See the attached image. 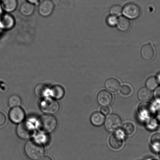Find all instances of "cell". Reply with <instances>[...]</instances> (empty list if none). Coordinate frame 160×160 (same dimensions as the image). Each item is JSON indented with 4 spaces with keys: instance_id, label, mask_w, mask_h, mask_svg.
I'll use <instances>...</instances> for the list:
<instances>
[{
    "instance_id": "32",
    "label": "cell",
    "mask_w": 160,
    "mask_h": 160,
    "mask_svg": "<svg viewBox=\"0 0 160 160\" xmlns=\"http://www.w3.org/2000/svg\"><path fill=\"white\" fill-rule=\"evenodd\" d=\"M41 160H52V159L49 157H45L44 158H42Z\"/></svg>"
},
{
    "instance_id": "19",
    "label": "cell",
    "mask_w": 160,
    "mask_h": 160,
    "mask_svg": "<svg viewBox=\"0 0 160 160\" xmlns=\"http://www.w3.org/2000/svg\"><path fill=\"white\" fill-rule=\"evenodd\" d=\"M152 92L147 88H141L138 91V97L140 101L144 102L149 100L151 98Z\"/></svg>"
},
{
    "instance_id": "26",
    "label": "cell",
    "mask_w": 160,
    "mask_h": 160,
    "mask_svg": "<svg viewBox=\"0 0 160 160\" xmlns=\"http://www.w3.org/2000/svg\"><path fill=\"white\" fill-rule=\"evenodd\" d=\"M118 18L115 16L111 15L108 16L107 18L106 22L108 26L114 27L117 26Z\"/></svg>"
},
{
    "instance_id": "4",
    "label": "cell",
    "mask_w": 160,
    "mask_h": 160,
    "mask_svg": "<svg viewBox=\"0 0 160 160\" xmlns=\"http://www.w3.org/2000/svg\"><path fill=\"white\" fill-rule=\"evenodd\" d=\"M40 108L43 112L48 114H56L59 111L60 105L59 102L51 98H46L42 101Z\"/></svg>"
},
{
    "instance_id": "34",
    "label": "cell",
    "mask_w": 160,
    "mask_h": 160,
    "mask_svg": "<svg viewBox=\"0 0 160 160\" xmlns=\"http://www.w3.org/2000/svg\"><path fill=\"white\" fill-rule=\"evenodd\" d=\"M1 4H0V13H1Z\"/></svg>"
},
{
    "instance_id": "29",
    "label": "cell",
    "mask_w": 160,
    "mask_h": 160,
    "mask_svg": "<svg viewBox=\"0 0 160 160\" xmlns=\"http://www.w3.org/2000/svg\"><path fill=\"white\" fill-rule=\"evenodd\" d=\"M6 118L3 113L0 112V126H2L5 123Z\"/></svg>"
},
{
    "instance_id": "2",
    "label": "cell",
    "mask_w": 160,
    "mask_h": 160,
    "mask_svg": "<svg viewBox=\"0 0 160 160\" xmlns=\"http://www.w3.org/2000/svg\"><path fill=\"white\" fill-rule=\"evenodd\" d=\"M37 127L43 132H52L56 128L57 121L54 116L51 115L42 116L37 122Z\"/></svg>"
},
{
    "instance_id": "23",
    "label": "cell",
    "mask_w": 160,
    "mask_h": 160,
    "mask_svg": "<svg viewBox=\"0 0 160 160\" xmlns=\"http://www.w3.org/2000/svg\"><path fill=\"white\" fill-rule=\"evenodd\" d=\"M21 99L19 96L17 95H13L11 96L8 101L9 105L12 108L18 107L21 105Z\"/></svg>"
},
{
    "instance_id": "35",
    "label": "cell",
    "mask_w": 160,
    "mask_h": 160,
    "mask_svg": "<svg viewBox=\"0 0 160 160\" xmlns=\"http://www.w3.org/2000/svg\"><path fill=\"white\" fill-rule=\"evenodd\" d=\"M158 160L154 159H151V160Z\"/></svg>"
},
{
    "instance_id": "17",
    "label": "cell",
    "mask_w": 160,
    "mask_h": 160,
    "mask_svg": "<svg viewBox=\"0 0 160 160\" xmlns=\"http://www.w3.org/2000/svg\"><path fill=\"white\" fill-rule=\"evenodd\" d=\"M90 120L93 125L99 127L103 125L105 122V118L102 113L95 112L92 114Z\"/></svg>"
},
{
    "instance_id": "24",
    "label": "cell",
    "mask_w": 160,
    "mask_h": 160,
    "mask_svg": "<svg viewBox=\"0 0 160 160\" xmlns=\"http://www.w3.org/2000/svg\"><path fill=\"white\" fill-rule=\"evenodd\" d=\"M122 8L119 4H115L112 6L110 10V13L111 15L116 17L120 16L122 13Z\"/></svg>"
},
{
    "instance_id": "27",
    "label": "cell",
    "mask_w": 160,
    "mask_h": 160,
    "mask_svg": "<svg viewBox=\"0 0 160 160\" xmlns=\"http://www.w3.org/2000/svg\"><path fill=\"white\" fill-rule=\"evenodd\" d=\"M120 92L124 96H128L131 94L132 89L128 85H124L121 88Z\"/></svg>"
},
{
    "instance_id": "18",
    "label": "cell",
    "mask_w": 160,
    "mask_h": 160,
    "mask_svg": "<svg viewBox=\"0 0 160 160\" xmlns=\"http://www.w3.org/2000/svg\"><path fill=\"white\" fill-rule=\"evenodd\" d=\"M65 91L63 88L60 85H55L52 87L50 91V94L52 97L57 99L62 98L64 96Z\"/></svg>"
},
{
    "instance_id": "25",
    "label": "cell",
    "mask_w": 160,
    "mask_h": 160,
    "mask_svg": "<svg viewBox=\"0 0 160 160\" xmlns=\"http://www.w3.org/2000/svg\"><path fill=\"white\" fill-rule=\"evenodd\" d=\"M151 143L153 147L158 149L160 148V133H156L152 136L151 138Z\"/></svg>"
},
{
    "instance_id": "36",
    "label": "cell",
    "mask_w": 160,
    "mask_h": 160,
    "mask_svg": "<svg viewBox=\"0 0 160 160\" xmlns=\"http://www.w3.org/2000/svg\"><path fill=\"white\" fill-rule=\"evenodd\" d=\"M159 158H160V153H159Z\"/></svg>"
},
{
    "instance_id": "8",
    "label": "cell",
    "mask_w": 160,
    "mask_h": 160,
    "mask_svg": "<svg viewBox=\"0 0 160 160\" xmlns=\"http://www.w3.org/2000/svg\"><path fill=\"white\" fill-rule=\"evenodd\" d=\"M54 4L51 0H43L39 4V12L43 17H48L50 15L54 8Z\"/></svg>"
},
{
    "instance_id": "5",
    "label": "cell",
    "mask_w": 160,
    "mask_h": 160,
    "mask_svg": "<svg viewBox=\"0 0 160 160\" xmlns=\"http://www.w3.org/2000/svg\"><path fill=\"white\" fill-rule=\"evenodd\" d=\"M122 124V120L120 116L115 114L108 115L105 122L106 128L110 132H115L118 130Z\"/></svg>"
},
{
    "instance_id": "3",
    "label": "cell",
    "mask_w": 160,
    "mask_h": 160,
    "mask_svg": "<svg viewBox=\"0 0 160 160\" xmlns=\"http://www.w3.org/2000/svg\"><path fill=\"white\" fill-rule=\"evenodd\" d=\"M16 132L18 136L21 139H30L35 134V127L30 122L26 121L21 122L18 125Z\"/></svg>"
},
{
    "instance_id": "31",
    "label": "cell",
    "mask_w": 160,
    "mask_h": 160,
    "mask_svg": "<svg viewBox=\"0 0 160 160\" xmlns=\"http://www.w3.org/2000/svg\"><path fill=\"white\" fill-rule=\"evenodd\" d=\"M27 1L28 2L33 4L37 3V2H38L39 0H27Z\"/></svg>"
},
{
    "instance_id": "20",
    "label": "cell",
    "mask_w": 160,
    "mask_h": 160,
    "mask_svg": "<svg viewBox=\"0 0 160 160\" xmlns=\"http://www.w3.org/2000/svg\"><path fill=\"white\" fill-rule=\"evenodd\" d=\"M35 9L33 4L28 2L23 3L20 8V11L22 14L25 16H29L32 14Z\"/></svg>"
},
{
    "instance_id": "30",
    "label": "cell",
    "mask_w": 160,
    "mask_h": 160,
    "mask_svg": "<svg viewBox=\"0 0 160 160\" xmlns=\"http://www.w3.org/2000/svg\"><path fill=\"white\" fill-rule=\"evenodd\" d=\"M61 1V0H51V1H52L54 4H58L60 3Z\"/></svg>"
},
{
    "instance_id": "11",
    "label": "cell",
    "mask_w": 160,
    "mask_h": 160,
    "mask_svg": "<svg viewBox=\"0 0 160 160\" xmlns=\"http://www.w3.org/2000/svg\"><path fill=\"white\" fill-rule=\"evenodd\" d=\"M141 55L144 60H152L155 55L154 50L153 47L149 43L143 45L141 49Z\"/></svg>"
},
{
    "instance_id": "6",
    "label": "cell",
    "mask_w": 160,
    "mask_h": 160,
    "mask_svg": "<svg viewBox=\"0 0 160 160\" xmlns=\"http://www.w3.org/2000/svg\"><path fill=\"white\" fill-rule=\"evenodd\" d=\"M139 6L134 3H129L122 8V13L124 16L129 19L134 20L138 18L141 14Z\"/></svg>"
},
{
    "instance_id": "7",
    "label": "cell",
    "mask_w": 160,
    "mask_h": 160,
    "mask_svg": "<svg viewBox=\"0 0 160 160\" xmlns=\"http://www.w3.org/2000/svg\"><path fill=\"white\" fill-rule=\"evenodd\" d=\"M25 114L24 110L20 107H14L11 110L9 113V118L11 121L15 123H18L24 120Z\"/></svg>"
},
{
    "instance_id": "33",
    "label": "cell",
    "mask_w": 160,
    "mask_h": 160,
    "mask_svg": "<svg viewBox=\"0 0 160 160\" xmlns=\"http://www.w3.org/2000/svg\"><path fill=\"white\" fill-rule=\"evenodd\" d=\"M157 80H158V83H160V73L158 74V76H157Z\"/></svg>"
},
{
    "instance_id": "28",
    "label": "cell",
    "mask_w": 160,
    "mask_h": 160,
    "mask_svg": "<svg viewBox=\"0 0 160 160\" xmlns=\"http://www.w3.org/2000/svg\"><path fill=\"white\" fill-rule=\"evenodd\" d=\"M100 111L102 114L106 115L109 114L110 110L108 106H103L101 108Z\"/></svg>"
},
{
    "instance_id": "16",
    "label": "cell",
    "mask_w": 160,
    "mask_h": 160,
    "mask_svg": "<svg viewBox=\"0 0 160 160\" xmlns=\"http://www.w3.org/2000/svg\"><path fill=\"white\" fill-rule=\"evenodd\" d=\"M1 7L8 12L14 11L18 6L17 0H1Z\"/></svg>"
},
{
    "instance_id": "14",
    "label": "cell",
    "mask_w": 160,
    "mask_h": 160,
    "mask_svg": "<svg viewBox=\"0 0 160 160\" xmlns=\"http://www.w3.org/2000/svg\"><path fill=\"white\" fill-rule=\"evenodd\" d=\"M105 88L112 92H117L120 89L121 84L117 79L114 78H108L105 83Z\"/></svg>"
},
{
    "instance_id": "15",
    "label": "cell",
    "mask_w": 160,
    "mask_h": 160,
    "mask_svg": "<svg viewBox=\"0 0 160 160\" xmlns=\"http://www.w3.org/2000/svg\"><path fill=\"white\" fill-rule=\"evenodd\" d=\"M117 26L119 30L125 32L130 29L131 22L129 19L125 17L120 16L118 18Z\"/></svg>"
},
{
    "instance_id": "9",
    "label": "cell",
    "mask_w": 160,
    "mask_h": 160,
    "mask_svg": "<svg viewBox=\"0 0 160 160\" xmlns=\"http://www.w3.org/2000/svg\"><path fill=\"white\" fill-rule=\"evenodd\" d=\"M112 95L106 90L100 91L98 94V102L102 106H108L110 105L112 102Z\"/></svg>"
},
{
    "instance_id": "12",
    "label": "cell",
    "mask_w": 160,
    "mask_h": 160,
    "mask_svg": "<svg viewBox=\"0 0 160 160\" xmlns=\"http://www.w3.org/2000/svg\"><path fill=\"white\" fill-rule=\"evenodd\" d=\"M50 89L47 85L44 83L37 84L34 88L35 95L39 98H44L50 94Z\"/></svg>"
},
{
    "instance_id": "10",
    "label": "cell",
    "mask_w": 160,
    "mask_h": 160,
    "mask_svg": "<svg viewBox=\"0 0 160 160\" xmlns=\"http://www.w3.org/2000/svg\"><path fill=\"white\" fill-rule=\"evenodd\" d=\"M15 25V20L13 17L9 14H4L0 17V28L8 30L13 28Z\"/></svg>"
},
{
    "instance_id": "1",
    "label": "cell",
    "mask_w": 160,
    "mask_h": 160,
    "mask_svg": "<svg viewBox=\"0 0 160 160\" xmlns=\"http://www.w3.org/2000/svg\"><path fill=\"white\" fill-rule=\"evenodd\" d=\"M24 152L26 156L31 160H38L44 154V149L38 141H30L24 146Z\"/></svg>"
},
{
    "instance_id": "21",
    "label": "cell",
    "mask_w": 160,
    "mask_h": 160,
    "mask_svg": "<svg viewBox=\"0 0 160 160\" xmlns=\"http://www.w3.org/2000/svg\"><path fill=\"white\" fill-rule=\"evenodd\" d=\"M158 82L157 78L155 77H149L146 82V87L149 89L154 90L157 88L158 85Z\"/></svg>"
},
{
    "instance_id": "13",
    "label": "cell",
    "mask_w": 160,
    "mask_h": 160,
    "mask_svg": "<svg viewBox=\"0 0 160 160\" xmlns=\"http://www.w3.org/2000/svg\"><path fill=\"white\" fill-rule=\"evenodd\" d=\"M123 142L122 136L118 133H116L112 135L109 138L110 145L115 150H118L121 148L123 145Z\"/></svg>"
},
{
    "instance_id": "22",
    "label": "cell",
    "mask_w": 160,
    "mask_h": 160,
    "mask_svg": "<svg viewBox=\"0 0 160 160\" xmlns=\"http://www.w3.org/2000/svg\"><path fill=\"white\" fill-rule=\"evenodd\" d=\"M134 131L135 127L132 123L127 122L124 124L122 127V131L124 134L129 136L133 134Z\"/></svg>"
}]
</instances>
